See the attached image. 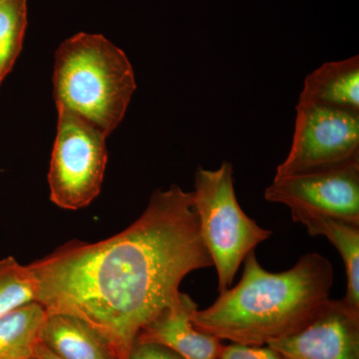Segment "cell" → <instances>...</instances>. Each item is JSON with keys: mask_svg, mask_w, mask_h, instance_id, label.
I'll use <instances>...</instances> for the list:
<instances>
[{"mask_svg": "<svg viewBox=\"0 0 359 359\" xmlns=\"http://www.w3.org/2000/svg\"><path fill=\"white\" fill-rule=\"evenodd\" d=\"M193 195L201 237L216 266L221 294L231 287L245 257L273 231L250 218L238 204L233 168L228 161L216 170L198 168Z\"/></svg>", "mask_w": 359, "mask_h": 359, "instance_id": "4", "label": "cell"}, {"mask_svg": "<svg viewBox=\"0 0 359 359\" xmlns=\"http://www.w3.org/2000/svg\"><path fill=\"white\" fill-rule=\"evenodd\" d=\"M264 199L359 224V162L273 178Z\"/></svg>", "mask_w": 359, "mask_h": 359, "instance_id": "7", "label": "cell"}, {"mask_svg": "<svg viewBox=\"0 0 359 359\" xmlns=\"http://www.w3.org/2000/svg\"><path fill=\"white\" fill-rule=\"evenodd\" d=\"M290 210L294 222L302 224L309 235L323 236L339 250L347 280L346 294L342 299L359 311V224L308 210Z\"/></svg>", "mask_w": 359, "mask_h": 359, "instance_id": "11", "label": "cell"}, {"mask_svg": "<svg viewBox=\"0 0 359 359\" xmlns=\"http://www.w3.org/2000/svg\"><path fill=\"white\" fill-rule=\"evenodd\" d=\"M42 344L62 359H118L93 328L69 314L48 313Z\"/></svg>", "mask_w": 359, "mask_h": 359, "instance_id": "12", "label": "cell"}, {"mask_svg": "<svg viewBox=\"0 0 359 359\" xmlns=\"http://www.w3.org/2000/svg\"><path fill=\"white\" fill-rule=\"evenodd\" d=\"M136 89L126 53L103 35L77 33L58 47L53 72L56 105L107 138L121 124Z\"/></svg>", "mask_w": 359, "mask_h": 359, "instance_id": "3", "label": "cell"}, {"mask_svg": "<svg viewBox=\"0 0 359 359\" xmlns=\"http://www.w3.org/2000/svg\"><path fill=\"white\" fill-rule=\"evenodd\" d=\"M197 309L190 295L180 292L173 304L142 328L135 341L159 344L182 359H219L224 344L195 327L192 316Z\"/></svg>", "mask_w": 359, "mask_h": 359, "instance_id": "9", "label": "cell"}, {"mask_svg": "<svg viewBox=\"0 0 359 359\" xmlns=\"http://www.w3.org/2000/svg\"><path fill=\"white\" fill-rule=\"evenodd\" d=\"M243 263L236 287L221 292L209 308L194 311L201 332L231 344L266 346L301 330L330 299L334 268L318 252L304 255L282 273L264 269L255 250Z\"/></svg>", "mask_w": 359, "mask_h": 359, "instance_id": "2", "label": "cell"}, {"mask_svg": "<svg viewBox=\"0 0 359 359\" xmlns=\"http://www.w3.org/2000/svg\"><path fill=\"white\" fill-rule=\"evenodd\" d=\"M49 165V197L61 209H83L98 197L108 162L107 137L61 105Z\"/></svg>", "mask_w": 359, "mask_h": 359, "instance_id": "5", "label": "cell"}, {"mask_svg": "<svg viewBox=\"0 0 359 359\" xmlns=\"http://www.w3.org/2000/svg\"><path fill=\"white\" fill-rule=\"evenodd\" d=\"M35 302L83 320L126 359L142 328L180 294L189 273L212 266L193 192L157 190L128 228L97 243L72 240L27 264Z\"/></svg>", "mask_w": 359, "mask_h": 359, "instance_id": "1", "label": "cell"}, {"mask_svg": "<svg viewBox=\"0 0 359 359\" xmlns=\"http://www.w3.org/2000/svg\"><path fill=\"white\" fill-rule=\"evenodd\" d=\"M27 16V0L0 1V86L22 50Z\"/></svg>", "mask_w": 359, "mask_h": 359, "instance_id": "14", "label": "cell"}, {"mask_svg": "<svg viewBox=\"0 0 359 359\" xmlns=\"http://www.w3.org/2000/svg\"><path fill=\"white\" fill-rule=\"evenodd\" d=\"M0 1H1V0H0Z\"/></svg>", "mask_w": 359, "mask_h": 359, "instance_id": "19", "label": "cell"}, {"mask_svg": "<svg viewBox=\"0 0 359 359\" xmlns=\"http://www.w3.org/2000/svg\"><path fill=\"white\" fill-rule=\"evenodd\" d=\"M295 110L292 146L275 178L359 162V113L299 101Z\"/></svg>", "mask_w": 359, "mask_h": 359, "instance_id": "6", "label": "cell"}, {"mask_svg": "<svg viewBox=\"0 0 359 359\" xmlns=\"http://www.w3.org/2000/svg\"><path fill=\"white\" fill-rule=\"evenodd\" d=\"M268 346L289 359H359V311L330 299L304 327Z\"/></svg>", "mask_w": 359, "mask_h": 359, "instance_id": "8", "label": "cell"}, {"mask_svg": "<svg viewBox=\"0 0 359 359\" xmlns=\"http://www.w3.org/2000/svg\"><path fill=\"white\" fill-rule=\"evenodd\" d=\"M126 359H182L159 344L135 341Z\"/></svg>", "mask_w": 359, "mask_h": 359, "instance_id": "17", "label": "cell"}, {"mask_svg": "<svg viewBox=\"0 0 359 359\" xmlns=\"http://www.w3.org/2000/svg\"><path fill=\"white\" fill-rule=\"evenodd\" d=\"M34 359H62L56 355L55 353H52L50 349L48 348L44 344L40 342L35 349Z\"/></svg>", "mask_w": 359, "mask_h": 359, "instance_id": "18", "label": "cell"}, {"mask_svg": "<svg viewBox=\"0 0 359 359\" xmlns=\"http://www.w3.org/2000/svg\"><path fill=\"white\" fill-rule=\"evenodd\" d=\"M219 359H289L268 346L231 344L222 349Z\"/></svg>", "mask_w": 359, "mask_h": 359, "instance_id": "16", "label": "cell"}, {"mask_svg": "<svg viewBox=\"0 0 359 359\" xmlns=\"http://www.w3.org/2000/svg\"><path fill=\"white\" fill-rule=\"evenodd\" d=\"M48 313L28 302L0 318V359H34Z\"/></svg>", "mask_w": 359, "mask_h": 359, "instance_id": "13", "label": "cell"}, {"mask_svg": "<svg viewBox=\"0 0 359 359\" xmlns=\"http://www.w3.org/2000/svg\"><path fill=\"white\" fill-rule=\"evenodd\" d=\"M35 282L27 266L13 257L0 259V318L28 302H35Z\"/></svg>", "mask_w": 359, "mask_h": 359, "instance_id": "15", "label": "cell"}, {"mask_svg": "<svg viewBox=\"0 0 359 359\" xmlns=\"http://www.w3.org/2000/svg\"><path fill=\"white\" fill-rule=\"evenodd\" d=\"M299 101L359 113V56L323 63L309 73Z\"/></svg>", "mask_w": 359, "mask_h": 359, "instance_id": "10", "label": "cell"}]
</instances>
